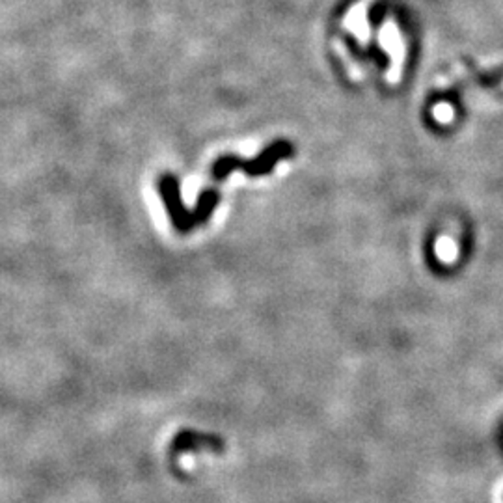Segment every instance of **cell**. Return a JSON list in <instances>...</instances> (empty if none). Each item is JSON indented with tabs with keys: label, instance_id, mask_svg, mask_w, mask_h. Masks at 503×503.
I'll use <instances>...</instances> for the list:
<instances>
[{
	"label": "cell",
	"instance_id": "1",
	"mask_svg": "<svg viewBox=\"0 0 503 503\" xmlns=\"http://www.w3.org/2000/svg\"><path fill=\"white\" fill-rule=\"evenodd\" d=\"M293 155V146L285 140H276L273 144H268L267 148L261 151L255 158L246 161V158H239L237 155H224L213 164L211 173L216 181H222L230 176L235 170H243L250 178H258V176H267L274 170L276 163L282 158H288Z\"/></svg>",
	"mask_w": 503,
	"mask_h": 503
},
{
	"label": "cell",
	"instance_id": "2",
	"mask_svg": "<svg viewBox=\"0 0 503 503\" xmlns=\"http://www.w3.org/2000/svg\"><path fill=\"white\" fill-rule=\"evenodd\" d=\"M158 190H161V198H163L166 211L172 218L173 228L179 233H188L190 230L196 228L192 213L187 211V207L181 200V190H179V181L173 173H164L161 181H158Z\"/></svg>",
	"mask_w": 503,
	"mask_h": 503
},
{
	"label": "cell",
	"instance_id": "3",
	"mask_svg": "<svg viewBox=\"0 0 503 503\" xmlns=\"http://www.w3.org/2000/svg\"><path fill=\"white\" fill-rule=\"evenodd\" d=\"M216 451V453H222L224 449V444L218 436L215 435H203V432H194V431H181L172 442V447H170V457H172V462L176 464L178 462V457L183 455V453H194V451Z\"/></svg>",
	"mask_w": 503,
	"mask_h": 503
},
{
	"label": "cell",
	"instance_id": "4",
	"mask_svg": "<svg viewBox=\"0 0 503 503\" xmlns=\"http://www.w3.org/2000/svg\"><path fill=\"white\" fill-rule=\"evenodd\" d=\"M218 201H220V194H218L216 188H207V190L201 192L200 200H198L196 207H194V211H192L194 224H205V222L209 220V216H211L213 211L216 209V205H218Z\"/></svg>",
	"mask_w": 503,
	"mask_h": 503
},
{
	"label": "cell",
	"instance_id": "5",
	"mask_svg": "<svg viewBox=\"0 0 503 503\" xmlns=\"http://www.w3.org/2000/svg\"><path fill=\"white\" fill-rule=\"evenodd\" d=\"M384 14H386V8H384V4H375L373 8H371V11H369V21H371V24L382 23Z\"/></svg>",
	"mask_w": 503,
	"mask_h": 503
}]
</instances>
